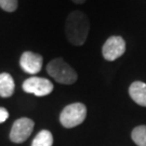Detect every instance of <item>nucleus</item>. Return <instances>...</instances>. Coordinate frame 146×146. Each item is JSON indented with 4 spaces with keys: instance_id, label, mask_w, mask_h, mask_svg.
<instances>
[{
    "instance_id": "4",
    "label": "nucleus",
    "mask_w": 146,
    "mask_h": 146,
    "mask_svg": "<svg viewBox=\"0 0 146 146\" xmlns=\"http://www.w3.org/2000/svg\"><path fill=\"white\" fill-rule=\"evenodd\" d=\"M23 90L27 93L35 94L37 96H46L53 91V84L46 78L31 77L24 81Z\"/></svg>"
},
{
    "instance_id": "7",
    "label": "nucleus",
    "mask_w": 146,
    "mask_h": 146,
    "mask_svg": "<svg viewBox=\"0 0 146 146\" xmlns=\"http://www.w3.org/2000/svg\"><path fill=\"white\" fill-rule=\"evenodd\" d=\"M42 63L43 58L41 55L31 51H25L20 58V65L22 69L31 75H36L41 70Z\"/></svg>"
},
{
    "instance_id": "6",
    "label": "nucleus",
    "mask_w": 146,
    "mask_h": 146,
    "mask_svg": "<svg viewBox=\"0 0 146 146\" xmlns=\"http://www.w3.org/2000/svg\"><path fill=\"white\" fill-rule=\"evenodd\" d=\"M125 51V42L120 36L110 37L102 48V54L107 61H115L120 58Z\"/></svg>"
},
{
    "instance_id": "1",
    "label": "nucleus",
    "mask_w": 146,
    "mask_h": 146,
    "mask_svg": "<svg viewBox=\"0 0 146 146\" xmlns=\"http://www.w3.org/2000/svg\"><path fill=\"white\" fill-rule=\"evenodd\" d=\"M90 31L88 16L81 11H73L65 22V34L68 41L74 46H82Z\"/></svg>"
},
{
    "instance_id": "3",
    "label": "nucleus",
    "mask_w": 146,
    "mask_h": 146,
    "mask_svg": "<svg viewBox=\"0 0 146 146\" xmlns=\"http://www.w3.org/2000/svg\"><path fill=\"white\" fill-rule=\"evenodd\" d=\"M87 117V107L82 103L67 105L61 113L60 121L65 128H74L81 125Z\"/></svg>"
},
{
    "instance_id": "9",
    "label": "nucleus",
    "mask_w": 146,
    "mask_h": 146,
    "mask_svg": "<svg viewBox=\"0 0 146 146\" xmlns=\"http://www.w3.org/2000/svg\"><path fill=\"white\" fill-rule=\"evenodd\" d=\"M14 80L10 74H0V96L9 98L14 92Z\"/></svg>"
},
{
    "instance_id": "13",
    "label": "nucleus",
    "mask_w": 146,
    "mask_h": 146,
    "mask_svg": "<svg viewBox=\"0 0 146 146\" xmlns=\"http://www.w3.org/2000/svg\"><path fill=\"white\" fill-rule=\"evenodd\" d=\"M8 117H9L8 110H5V108H3V107H0V123L5 122V120L8 119Z\"/></svg>"
},
{
    "instance_id": "2",
    "label": "nucleus",
    "mask_w": 146,
    "mask_h": 146,
    "mask_svg": "<svg viewBox=\"0 0 146 146\" xmlns=\"http://www.w3.org/2000/svg\"><path fill=\"white\" fill-rule=\"evenodd\" d=\"M48 74L54 78L55 81L63 84H74L78 76L72 66H69L63 58H54L48 64Z\"/></svg>"
},
{
    "instance_id": "8",
    "label": "nucleus",
    "mask_w": 146,
    "mask_h": 146,
    "mask_svg": "<svg viewBox=\"0 0 146 146\" xmlns=\"http://www.w3.org/2000/svg\"><path fill=\"white\" fill-rule=\"evenodd\" d=\"M129 94L136 104L146 107V84L142 81H135L130 86Z\"/></svg>"
},
{
    "instance_id": "12",
    "label": "nucleus",
    "mask_w": 146,
    "mask_h": 146,
    "mask_svg": "<svg viewBox=\"0 0 146 146\" xmlns=\"http://www.w3.org/2000/svg\"><path fill=\"white\" fill-rule=\"evenodd\" d=\"M0 8L7 12H13L17 8V0H0Z\"/></svg>"
},
{
    "instance_id": "10",
    "label": "nucleus",
    "mask_w": 146,
    "mask_h": 146,
    "mask_svg": "<svg viewBox=\"0 0 146 146\" xmlns=\"http://www.w3.org/2000/svg\"><path fill=\"white\" fill-rule=\"evenodd\" d=\"M52 144H53L52 133L48 130H42L34 139V141L31 143V146H52Z\"/></svg>"
},
{
    "instance_id": "14",
    "label": "nucleus",
    "mask_w": 146,
    "mask_h": 146,
    "mask_svg": "<svg viewBox=\"0 0 146 146\" xmlns=\"http://www.w3.org/2000/svg\"><path fill=\"white\" fill-rule=\"evenodd\" d=\"M72 1L75 2V3H77V5H82V3L86 2V0H72Z\"/></svg>"
},
{
    "instance_id": "11",
    "label": "nucleus",
    "mask_w": 146,
    "mask_h": 146,
    "mask_svg": "<svg viewBox=\"0 0 146 146\" xmlns=\"http://www.w3.org/2000/svg\"><path fill=\"white\" fill-rule=\"evenodd\" d=\"M131 137L137 146H146V125H139L133 129Z\"/></svg>"
},
{
    "instance_id": "5",
    "label": "nucleus",
    "mask_w": 146,
    "mask_h": 146,
    "mask_svg": "<svg viewBox=\"0 0 146 146\" xmlns=\"http://www.w3.org/2000/svg\"><path fill=\"white\" fill-rule=\"evenodd\" d=\"M34 121L29 118H20L14 121L10 132V140L14 143H23L31 136L34 130Z\"/></svg>"
}]
</instances>
